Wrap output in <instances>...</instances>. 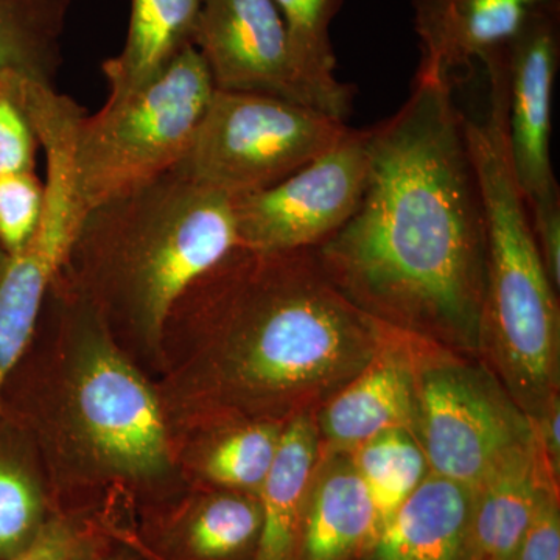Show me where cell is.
<instances>
[{"instance_id":"32","label":"cell","mask_w":560,"mask_h":560,"mask_svg":"<svg viewBox=\"0 0 560 560\" xmlns=\"http://www.w3.org/2000/svg\"><path fill=\"white\" fill-rule=\"evenodd\" d=\"M9 253L0 245V279H2L3 271H5L7 264H9Z\"/></svg>"},{"instance_id":"4","label":"cell","mask_w":560,"mask_h":560,"mask_svg":"<svg viewBox=\"0 0 560 560\" xmlns=\"http://www.w3.org/2000/svg\"><path fill=\"white\" fill-rule=\"evenodd\" d=\"M486 70L492 86L488 117L464 121L485 212V348H492L504 388L533 419L558 394V290L512 171L503 66Z\"/></svg>"},{"instance_id":"26","label":"cell","mask_w":560,"mask_h":560,"mask_svg":"<svg viewBox=\"0 0 560 560\" xmlns=\"http://www.w3.org/2000/svg\"><path fill=\"white\" fill-rule=\"evenodd\" d=\"M43 205L44 183L36 172L0 176V245L9 256L31 241Z\"/></svg>"},{"instance_id":"15","label":"cell","mask_w":560,"mask_h":560,"mask_svg":"<svg viewBox=\"0 0 560 560\" xmlns=\"http://www.w3.org/2000/svg\"><path fill=\"white\" fill-rule=\"evenodd\" d=\"M475 490L429 471L360 560H478Z\"/></svg>"},{"instance_id":"25","label":"cell","mask_w":560,"mask_h":560,"mask_svg":"<svg viewBox=\"0 0 560 560\" xmlns=\"http://www.w3.org/2000/svg\"><path fill=\"white\" fill-rule=\"evenodd\" d=\"M282 425L257 422L221 438L210 448L205 471L210 481L234 492L259 495L278 448Z\"/></svg>"},{"instance_id":"12","label":"cell","mask_w":560,"mask_h":560,"mask_svg":"<svg viewBox=\"0 0 560 560\" xmlns=\"http://www.w3.org/2000/svg\"><path fill=\"white\" fill-rule=\"evenodd\" d=\"M506 81L512 171L526 206L560 195L551 162V114L560 58V5L552 0L500 49Z\"/></svg>"},{"instance_id":"18","label":"cell","mask_w":560,"mask_h":560,"mask_svg":"<svg viewBox=\"0 0 560 560\" xmlns=\"http://www.w3.org/2000/svg\"><path fill=\"white\" fill-rule=\"evenodd\" d=\"M318 451V425L311 415L294 416L282 427L270 470L257 495L264 522L256 560H294Z\"/></svg>"},{"instance_id":"31","label":"cell","mask_w":560,"mask_h":560,"mask_svg":"<svg viewBox=\"0 0 560 560\" xmlns=\"http://www.w3.org/2000/svg\"><path fill=\"white\" fill-rule=\"evenodd\" d=\"M136 545V544H135ZM136 548L140 551L138 545ZM86 560H151L145 552H135V547H132L131 541H127V544H113V541H108V544L103 545L102 548H98L94 555L90 556Z\"/></svg>"},{"instance_id":"11","label":"cell","mask_w":560,"mask_h":560,"mask_svg":"<svg viewBox=\"0 0 560 560\" xmlns=\"http://www.w3.org/2000/svg\"><path fill=\"white\" fill-rule=\"evenodd\" d=\"M43 183L38 226L31 241L11 254L0 279V410L7 385L31 345L47 294L65 267L83 219L68 153L47 154Z\"/></svg>"},{"instance_id":"28","label":"cell","mask_w":560,"mask_h":560,"mask_svg":"<svg viewBox=\"0 0 560 560\" xmlns=\"http://www.w3.org/2000/svg\"><path fill=\"white\" fill-rule=\"evenodd\" d=\"M38 149L32 121L14 97L9 79L0 81V176L36 172Z\"/></svg>"},{"instance_id":"9","label":"cell","mask_w":560,"mask_h":560,"mask_svg":"<svg viewBox=\"0 0 560 560\" xmlns=\"http://www.w3.org/2000/svg\"><path fill=\"white\" fill-rule=\"evenodd\" d=\"M366 130L268 189L232 198L241 246L259 253L318 248L359 208L368 179Z\"/></svg>"},{"instance_id":"22","label":"cell","mask_w":560,"mask_h":560,"mask_svg":"<svg viewBox=\"0 0 560 560\" xmlns=\"http://www.w3.org/2000/svg\"><path fill=\"white\" fill-rule=\"evenodd\" d=\"M278 7L291 54L305 81L334 119L345 121L352 110L353 88L335 75L337 57L330 25L345 0H272Z\"/></svg>"},{"instance_id":"29","label":"cell","mask_w":560,"mask_h":560,"mask_svg":"<svg viewBox=\"0 0 560 560\" xmlns=\"http://www.w3.org/2000/svg\"><path fill=\"white\" fill-rule=\"evenodd\" d=\"M512 560H560V510L558 489L541 495L528 529Z\"/></svg>"},{"instance_id":"8","label":"cell","mask_w":560,"mask_h":560,"mask_svg":"<svg viewBox=\"0 0 560 560\" xmlns=\"http://www.w3.org/2000/svg\"><path fill=\"white\" fill-rule=\"evenodd\" d=\"M349 132L345 121L308 106L215 90L189 149L173 168L198 186L241 197L289 178Z\"/></svg>"},{"instance_id":"2","label":"cell","mask_w":560,"mask_h":560,"mask_svg":"<svg viewBox=\"0 0 560 560\" xmlns=\"http://www.w3.org/2000/svg\"><path fill=\"white\" fill-rule=\"evenodd\" d=\"M171 318L205 337L213 397L246 415H308L357 377L389 326L341 293L315 248L238 246L180 298Z\"/></svg>"},{"instance_id":"10","label":"cell","mask_w":560,"mask_h":560,"mask_svg":"<svg viewBox=\"0 0 560 560\" xmlns=\"http://www.w3.org/2000/svg\"><path fill=\"white\" fill-rule=\"evenodd\" d=\"M195 49L215 90L270 95L327 114L298 69L272 0H201Z\"/></svg>"},{"instance_id":"30","label":"cell","mask_w":560,"mask_h":560,"mask_svg":"<svg viewBox=\"0 0 560 560\" xmlns=\"http://www.w3.org/2000/svg\"><path fill=\"white\" fill-rule=\"evenodd\" d=\"M534 238L556 290L560 287V195L528 206Z\"/></svg>"},{"instance_id":"16","label":"cell","mask_w":560,"mask_h":560,"mask_svg":"<svg viewBox=\"0 0 560 560\" xmlns=\"http://www.w3.org/2000/svg\"><path fill=\"white\" fill-rule=\"evenodd\" d=\"M257 497L228 492L202 497L150 522L156 560H256L261 533Z\"/></svg>"},{"instance_id":"24","label":"cell","mask_w":560,"mask_h":560,"mask_svg":"<svg viewBox=\"0 0 560 560\" xmlns=\"http://www.w3.org/2000/svg\"><path fill=\"white\" fill-rule=\"evenodd\" d=\"M49 518L20 433L0 420V560L21 555Z\"/></svg>"},{"instance_id":"5","label":"cell","mask_w":560,"mask_h":560,"mask_svg":"<svg viewBox=\"0 0 560 560\" xmlns=\"http://www.w3.org/2000/svg\"><path fill=\"white\" fill-rule=\"evenodd\" d=\"M215 86L208 66L189 47L161 75L108 97L77 125V195L84 213L98 202L172 171L189 149Z\"/></svg>"},{"instance_id":"23","label":"cell","mask_w":560,"mask_h":560,"mask_svg":"<svg viewBox=\"0 0 560 560\" xmlns=\"http://www.w3.org/2000/svg\"><path fill=\"white\" fill-rule=\"evenodd\" d=\"M350 459L370 492L378 530L430 471L418 438L407 430L377 434L353 448Z\"/></svg>"},{"instance_id":"7","label":"cell","mask_w":560,"mask_h":560,"mask_svg":"<svg viewBox=\"0 0 560 560\" xmlns=\"http://www.w3.org/2000/svg\"><path fill=\"white\" fill-rule=\"evenodd\" d=\"M79 353L70 377L72 429L97 466L130 480L160 478L171 467V445L160 404L106 331L105 319L79 290L57 278Z\"/></svg>"},{"instance_id":"13","label":"cell","mask_w":560,"mask_h":560,"mask_svg":"<svg viewBox=\"0 0 560 560\" xmlns=\"http://www.w3.org/2000/svg\"><path fill=\"white\" fill-rule=\"evenodd\" d=\"M418 386L410 335L389 327L371 363L320 407L319 431L327 444L352 452L388 430L416 436Z\"/></svg>"},{"instance_id":"21","label":"cell","mask_w":560,"mask_h":560,"mask_svg":"<svg viewBox=\"0 0 560 560\" xmlns=\"http://www.w3.org/2000/svg\"><path fill=\"white\" fill-rule=\"evenodd\" d=\"M72 0H0V81L57 88Z\"/></svg>"},{"instance_id":"20","label":"cell","mask_w":560,"mask_h":560,"mask_svg":"<svg viewBox=\"0 0 560 560\" xmlns=\"http://www.w3.org/2000/svg\"><path fill=\"white\" fill-rule=\"evenodd\" d=\"M200 11L201 0H131L124 47L102 62L109 97L150 83L195 47Z\"/></svg>"},{"instance_id":"17","label":"cell","mask_w":560,"mask_h":560,"mask_svg":"<svg viewBox=\"0 0 560 560\" xmlns=\"http://www.w3.org/2000/svg\"><path fill=\"white\" fill-rule=\"evenodd\" d=\"M377 533V512L352 459H331L313 477L294 560H360Z\"/></svg>"},{"instance_id":"14","label":"cell","mask_w":560,"mask_h":560,"mask_svg":"<svg viewBox=\"0 0 560 560\" xmlns=\"http://www.w3.org/2000/svg\"><path fill=\"white\" fill-rule=\"evenodd\" d=\"M552 0H415L422 47L418 72L452 81L455 70L485 65Z\"/></svg>"},{"instance_id":"1","label":"cell","mask_w":560,"mask_h":560,"mask_svg":"<svg viewBox=\"0 0 560 560\" xmlns=\"http://www.w3.org/2000/svg\"><path fill=\"white\" fill-rule=\"evenodd\" d=\"M452 81L416 73L408 101L368 131L359 208L315 248L353 305L444 348L485 349L486 226Z\"/></svg>"},{"instance_id":"6","label":"cell","mask_w":560,"mask_h":560,"mask_svg":"<svg viewBox=\"0 0 560 560\" xmlns=\"http://www.w3.org/2000/svg\"><path fill=\"white\" fill-rule=\"evenodd\" d=\"M410 345L418 386L416 438L429 469L477 490L536 442L533 420L489 371L456 350L415 335Z\"/></svg>"},{"instance_id":"19","label":"cell","mask_w":560,"mask_h":560,"mask_svg":"<svg viewBox=\"0 0 560 560\" xmlns=\"http://www.w3.org/2000/svg\"><path fill=\"white\" fill-rule=\"evenodd\" d=\"M558 489L539 448L530 447L499 467L475 490L474 545L478 560H512L537 504Z\"/></svg>"},{"instance_id":"27","label":"cell","mask_w":560,"mask_h":560,"mask_svg":"<svg viewBox=\"0 0 560 560\" xmlns=\"http://www.w3.org/2000/svg\"><path fill=\"white\" fill-rule=\"evenodd\" d=\"M110 539L95 522L55 512L35 540L11 560H86Z\"/></svg>"},{"instance_id":"3","label":"cell","mask_w":560,"mask_h":560,"mask_svg":"<svg viewBox=\"0 0 560 560\" xmlns=\"http://www.w3.org/2000/svg\"><path fill=\"white\" fill-rule=\"evenodd\" d=\"M238 246L232 197L172 168L88 210L61 275L106 324L156 342L180 298Z\"/></svg>"},{"instance_id":"33","label":"cell","mask_w":560,"mask_h":560,"mask_svg":"<svg viewBox=\"0 0 560 560\" xmlns=\"http://www.w3.org/2000/svg\"><path fill=\"white\" fill-rule=\"evenodd\" d=\"M143 552H145V551H143ZM145 555H147V552H145ZM147 556H149V558H150L151 560H156V559H154V558H151V556H150V555H147Z\"/></svg>"}]
</instances>
